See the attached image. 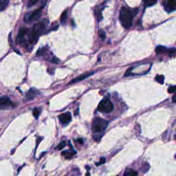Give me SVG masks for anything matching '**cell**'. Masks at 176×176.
<instances>
[{
	"label": "cell",
	"instance_id": "1",
	"mask_svg": "<svg viewBox=\"0 0 176 176\" xmlns=\"http://www.w3.org/2000/svg\"><path fill=\"white\" fill-rule=\"evenodd\" d=\"M137 13V10L133 11L127 7H122L120 11V21L122 26L125 28H130L133 24L134 17Z\"/></svg>",
	"mask_w": 176,
	"mask_h": 176
},
{
	"label": "cell",
	"instance_id": "2",
	"mask_svg": "<svg viewBox=\"0 0 176 176\" xmlns=\"http://www.w3.org/2000/svg\"><path fill=\"white\" fill-rule=\"evenodd\" d=\"M108 122L100 118H95L92 124L93 137L96 140L98 141L102 137V134L108 126Z\"/></svg>",
	"mask_w": 176,
	"mask_h": 176
},
{
	"label": "cell",
	"instance_id": "3",
	"mask_svg": "<svg viewBox=\"0 0 176 176\" xmlns=\"http://www.w3.org/2000/svg\"><path fill=\"white\" fill-rule=\"evenodd\" d=\"M46 27V23L43 22H39V23L36 24L33 26L32 30H31L30 34L29 36V41L30 43L32 45L36 44L38 41L39 36L43 34L44 32L45 29Z\"/></svg>",
	"mask_w": 176,
	"mask_h": 176
},
{
	"label": "cell",
	"instance_id": "4",
	"mask_svg": "<svg viewBox=\"0 0 176 176\" xmlns=\"http://www.w3.org/2000/svg\"><path fill=\"white\" fill-rule=\"evenodd\" d=\"M114 109V105L109 99H103L98 105V110L102 113H110Z\"/></svg>",
	"mask_w": 176,
	"mask_h": 176
},
{
	"label": "cell",
	"instance_id": "5",
	"mask_svg": "<svg viewBox=\"0 0 176 176\" xmlns=\"http://www.w3.org/2000/svg\"><path fill=\"white\" fill-rule=\"evenodd\" d=\"M41 13H42V8L34 10L33 13L26 15V17H24V21L26 23H30V22L37 20L41 17Z\"/></svg>",
	"mask_w": 176,
	"mask_h": 176
},
{
	"label": "cell",
	"instance_id": "6",
	"mask_svg": "<svg viewBox=\"0 0 176 176\" xmlns=\"http://www.w3.org/2000/svg\"><path fill=\"white\" fill-rule=\"evenodd\" d=\"M14 104L8 96H1L0 97V109H6L13 108Z\"/></svg>",
	"mask_w": 176,
	"mask_h": 176
},
{
	"label": "cell",
	"instance_id": "7",
	"mask_svg": "<svg viewBox=\"0 0 176 176\" xmlns=\"http://www.w3.org/2000/svg\"><path fill=\"white\" fill-rule=\"evenodd\" d=\"M165 9L167 13H172L176 9V0H167L165 4Z\"/></svg>",
	"mask_w": 176,
	"mask_h": 176
},
{
	"label": "cell",
	"instance_id": "8",
	"mask_svg": "<svg viewBox=\"0 0 176 176\" xmlns=\"http://www.w3.org/2000/svg\"><path fill=\"white\" fill-rule=\"evenodd\" d=\"M59 121L63 124H67L69 123V122L71 121L72 120V115L69 112H66L64 113V114H61L60 116H59Z\"/></svg>",
	"mask_w": 176,
	"mask_h": 176
},
{
	"label": "cell",
	"instance_id": "9",
	"mask_svg": "<svg viewBox=\"0 0 176 176\" xmlns=\"http://www.w3.org/2000/svg\"><path fill=\"white\" fill-rule=\"evenodd\" d=\"M27 32H28V29L26 28L25 27L21 28L20 30H19L18 36H17V41H18V43H22L24 42V38H25Z\"/></svg>",
	"mask_w": 176,
	"mask_h": 176
},
{
	"label": "cell",
	"instance_id": "10",
	"mask_svg": "<svg viewBox=\"0 0 176 176\" xmlns=\"http://www.w3.org/2000/svg\"><path fill=\"white\" fill-rule=\"evenodd\" d=\"M94 74V72H86V73H85V74H81V75H80L79 76H78L77 78H74V79H73L72 81L69 83V84H71V83H76V82L83 81V80L85 79V78L89 77V76H90L92 75V74Z\"/></svg>",
	"mask_w": 176,
	"mask_h": 176
},
{
	"label": "cell",
	"instance_id": "11",
	"mask_svg": "<svg viewBox=\"0 0 176 176\" xmlns=\"http://www.w3.org/2000/svg\"><path fill=\"white\" fill-rule=\"evenodd\" d=\"M37 94H38L37 90H34V89H30V90L28 91V92L27 93V94H26V98H27L28 100H32L33 98H35Z\"/></svg>",
	"mask_w": 176,
	"mask_h": 176
},
{
	"label": "cell",
	"instance_id": "12",
	"mask_svg": "<svg viewBox=\"0 0 176 176\" xmlns=\"http://www.w3.org/2000/svg\"><path fill=\"white\" fill-rule=\"evenodd\" d=\"M67 20V10H64L63 12V13L61 14V16L60 21H61V24L62 25H64L66 23V21Z\"/></svg>",
	"mask_w": 176,
	"mask_h": 176
},
{
	"label": "cell",
	"instance_id": "13",
	"mask_svg": "<svg viewBox=\"0 0 176 176\" xmlns=\"http://www.w3.org/2000/svg\"><path fill=\"white\" fill-rule=\"evenodd\" d=\"M9 3V0H0V11H3L6 8Z\"/></svg>",
	"mask_w": 176,
	"mask_h": 176
},
{
	"label": "cell",
	"instance_id": "14",
	"mask_svg": "<svg viewBox=\"0 0 176 176\" xmlns=\"http://www.w3.org/2000/svg\"><path fill=\"white\" fill-rule=\"evenodd\" d=\"M123 176H138V173L136 171L128 169L125 171Z\"/></svg>",
	"mask_w": 176,
	"mask_h": 176
},
{
	"label": "cell",
	"instance_id": "15",
	"mask_svg": "<svg viewBox=\"0 0 176 176\" xmlns=\"http://www.w3.org/2000/svg\"><path fill=\"white\" fill-rule=\"evenodd\" d=\"M76 151H64L62 152V155L63 156H64L65 157V158H67V159H69V158H71L72 157L74 156V154H76Z\"/></svg>",
	"mask_w": 176,
	"mask_h": 176
},
{
	"label": "cell",
	"instance_id": "16",
	"mask_svg": "<svg viewBox=\"0 0 176 176\" xmlns=\"http://www.w3.org/2000/svg\"><path fill=\"white\" fill-rule=\"evenodd\" d=\"M156 52L157 54H158V55H160V54H163L165 53V52H167V48L165 46H159L156 48Z\"/></svg>",
	"mask_w": 176,
	"mask_h": 176
},
{
	"label": "cell",
	"instance_id": "17",
	"mask_svg": "<svg viewBox=\"0 0 176 176\" xmlns=\"http://www.w3.org/2000/svg\"><path fill=\"white\" fill-rule=\"evenodd\" d=\"M142 1L146 6H152L156 4L158 0H142Z\"/></svg>",
	"mask_w": 176,
	"mask_h": 176
},
{
	"label": "cell",
	"instance_id": "18",
	"mask_svg": "<svg viewBox=\"0 0 176 176\" xmlns=\"http://www.w3.org/2000/svg\"><path fill=\"white\" fill-rule=\"evenodd\" d=\"M41 109L39 107H35L34 109H33V115H34V116L35 117L36 119H37L38 118H39V116H40V114H41Z\"/></svg>",
	"mask_w": 176,
	"mask_h": 176
},
{
	"label": "cell",
	"instance_id": "19",
	"mask_svg": "<svg viewBox=\"0 0 176 176\" xmlns=\"http://www.w3.org/2000/svg\"><path fill=\"white\" fill-rule=\"evenodd\" d=\"M156 80L157 82H158L160 84H163L164 80H165V76L163 75H157L156 77Z\"/></svg>",
	"mask_w": 176,
	"mask_h": 176
},
{
	"label": "cell",
	"instance_id": "20",
	"mask_svg": "<svg viewBox=\"0 0 176 176\" xmlns=\"http://www.w3.org/2000/svg\"><path fill=\"white\" fill-rule=\"evenodd\" d=\"M98 35L101 38V39H102V41L106 39V34H105V31L102 30H99Z\"/></svg>",
	"mask_w": 176,
	"mask_h": 176
},
{
	"label": "cell",
	"instance_id": "21",
	"mask_svg": "<svg viewBox=\"0 0 176 176\" xmlns=\"http://www.w3.org/2000/svg\"><path fill=\"white\" fill-rule=\"evenodd\" d=\"M65 146H66L65 141H62V142H61L60 143L58 144V146H57V149H59V150H61V149H63Z\"/></svg>",
	"mask_w": 176,
	"mask_h": 176
},
{
	"label": "cell",
	"instance_id": "22",
	"mask_svg": "<svg viewBox=\"0 0 176 176\" xmlns=\"http://www.w3.org/2000/svg\"><path fill=\"white\" fill-rule=\"evenodd\" d=\"M167 52H169V55L170 57H174L175 54V48H171V49L167 50Z\"/></svg>",
	"mask_w": 176,
	"mask_h": 176
},
{
	"label": "cell",
	"instance_id": "23",
	"mask_svg": "<svg viewBox=\"0 0 176 176\" xmlns=\"http://www.w3.org/2000/svg\"><path fill=\"white\" fill-rule=\"evenodd\" d=\"M38 1H39V0H29V2H28V7H31V6H34V5L36 4Z\"/></svg>",
	"mask_w": 176,
	"mask_h": 176
},
{
	"label": "cell",
	"instance_id": "24",
	"mask_svg": "<svg viewBox=\"0 0 176 176\" xmlns=\"http://www.w3.org/2000/svg\"><path fill=\"white\" fill-rule=\"evenodd\" d=\"M45 50H46L44 49V48H42V49L39 50L37 51V52H36V56H41V55H43V53H44Z\"/></svg>",
	"mask_w": 176,
	"mask_h": 176
},
{
	"label": "cell",
	"instance_id": "25",
	"mask_svg": "<svg viewBox=\"0 0 176 176\" xmlns=\"http://www.w3.org/2000/svg\"><path fill=\"white\" fill-rule=\"evenodd\" d=\"M176 90V87L175 86H171L169 88L168 92L169 93H173V92H175Z\"/></svg>",
	"mask_w": 176,
	"mask_h": 176
},
{
	"label": "cell",
	"instance_id": "26",
	"mask_svg": "<svg viewBox=\"0 0 176 176\" xmlns=\"http://www.w3.org/2000/svg\"><path fill=\"white\" fill-rule=\"evenodd\" d=\"M51 62L54 63H58L59 62V60L57 58V57H53L51 60Z\"/></svg>",
	"mask_w": 176,
	"mask_h": 176
},
{
	"label": "cell",
	"instance_id": "27",
	"mask_svg": "<svg viewBox=\"0 0 176 176\" xmlns=\"http://www.w3.org/2000/svg\"><path fill=\"white\" fill-rule=\"evenodd\" d=\"M105 163V158H101L100 160V163H99V165H102V164H104Z\"/></svg>",
	"mask_w": 176,
	"mask_h": 176
},
{
	"label": "cell",
	"instance_id": "28",
	"mask_svg": "<svg viewBox=\"0 0 176 176\" xmlns=\"http://www.w3.org/2000/svg\"><path fill=\"white\" fill-rule=\"evenodd\" d=\"M76 140H77V142H78V143H80V144H83V139L78 138Z\"/></svg>",
	"mask_w": 176,
	"mask_h": 176
},
{
	"label": "cell",
	"instance_id": "29",
	"mask_svg": "<svg viewBox=\"0 0 176 176\" xmlns=\"http://www.w3.org/2000/svg\"><path fill=\"white\" fill-rule=\"evenodd\" d=\"M175 98H176V96H173V102H176Z\"/></svg>",
	"mask_w": 176,
	"mask_h": 176
}]
</instances>
